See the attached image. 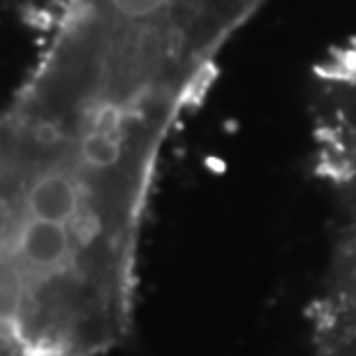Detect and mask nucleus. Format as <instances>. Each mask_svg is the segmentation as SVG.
<instances>
[{
  "mask_svg": "<svg viewBox=\"0 0 356 356\" xmlns=\"http://www.w3.org/2000/svg\"><path fill=\"white\" fill-rule=\"evenodd\" d=\"M310 324V356H356V204L336 209L331 257Z\"/></svg>",
  "mask_w": 356,
  "mask_h": 356,
  "instance_id": "3",
  "label": "nucleus"
},
{
  "mask_svg": "<svg viewBox=\"0 0 356 356\" xmlns=\"http://www.w3.org/2000/svg\"><path fill=\"white\" fill-rule=\"evenodd\" d=\"M266 3L49 0L0 113V356L123 343L165 146Z\"/></svg>",
  "mask_w": 356,
  "mask_h": 356,
  "instance_id": "1",
  "label": "nucleus"
},
{
  "mask_svg": "<svg viewBox=\"0 0 356 356\" xmlns=\"http://www.w3.org/2000/svg\"><path fill=\"white\" fill-rule=\"evenodd\" d=\"M312 155L333 206L356 204V38L312 74Z\"/></svg>",
  "mask_w": 356,
  "mask_h": 356,
  "instance_id": "2",
  "label": "nucleus"
}]
</instances>
